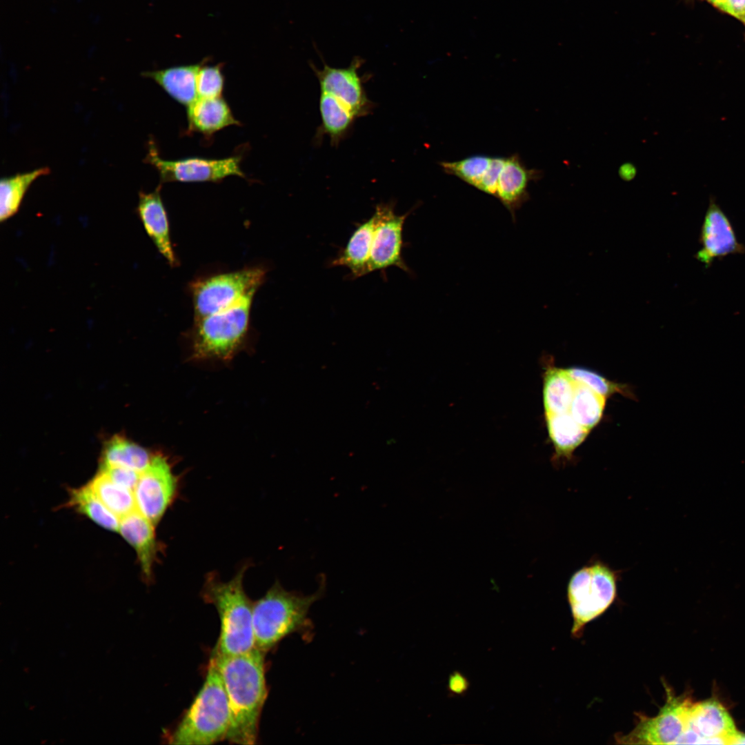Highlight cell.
I'll return each instance as SVG.
<instances>
[{
    "label": "cell",
    "mask_w": 745,
    "mask_h": 745,
    "mask_svg": "<svg viewBox=\"0 0 745 745\" xmlns=\"http://www.w3.org/2000/svg\"><path fill=\"white\" fill-rule=\"evenodd\" d=\"M246 568H241L229 581L215 574L206 579L203 598L212 604L219 615L221 631L214 651L221 655H235L255 648L252 625V604L244 588Z\"/></svg>",
    "instance_id": "cell-3"
},
{
    "label": "cell",
    "mask_w": 745,
    "mask_h": 745,
    "mask_svg": "<svg viewBox=\"0 0 745 745\" xmlns=\"http://www.w3.org/2000/svg\"><path fill=\"white\" fill-rule=\"evenodd\" d=\"M364 60L355 57L346 68H334L324 64L322 69L312 66L319 81L321 92L336 97L346 105L357 118L366 115L371 109L359 74Z\"/></svg>",
    "instance_id": "cell-13"
},
{
    "label": "cell",
    "mask_w": 745,
    "mask_h": 745,
    "mask_svg": "<svg viewBox=\"0 0 745 745\" xmlns=\"http://www.w3.org/2000/svg\"><path fill=\"white\" fill-rule=\"evenodd\" d=\"M730 744H745V734L737 731L731 739Z\"/></svg>",
    "instance_id": "cell-35"
},
{
    "label": "cell",
    "mask_w": 745,
    "mask_h": 745,
    "mask_svg": "<svg viewBox=\"0 0 745 745\" xmlns=\"http://www.w3.org/2000/svg\"><path fill=\"white\" fill-rule=\"evenodd\" d=\"M144 162L154 166L160 177V183L167 182H219L235 175L246 178L241 169V155L223 159L192 157L176 160L162 159L153 139L148 143Z\"/></svg>",
    "instance_id": "cell-8"
},
{
    "label": "cell",
    "mask_w": 745,
    "mask_h": 745,
    "mask_svg": "<svg viewBox=\"0 0 745 745\" xmlns=\"http://www.w3.org/2000/svg\"><path fill=\"white\" fill-rule=\"evenodd\" d=\"M576 386L566 369L547 368L543 388L545 415L569 412Z\"/></svg>",
    "instance_id": "cell-22"
},
{
    "label": "cell",
    "mask_w": 745,
    "mask_h": 745,
    "mask_svg": "<svg viewBox=\"0 0 745 745\" xmlns=\"http://www.w3.org/2000/svg\"><path fill=\"white\" fill-rule=\"evenodd\" d=\"M69 504L103 528L119 531L120 519L102 503L88 485L72 490Z\"/></svg>",
    "instance_id": "cell-27"
},
{
    "label": "cell",
    "mask_w": 745,
    "mask_h": 745,
    "mask_svg": "<svg viewBox=\"0 0 745 745\" xmlns=\"http://www.w3.org/2000/svg\"><path fill=\"white\" fill-rule=\"evenodd\" d=\"M100 471L116 484L134 491L138 482L139 473L125 467L101 464Z\"/></svg>",
    "instance_id": "cell-31"
},
{
    "label": "cell",
    "mask_w": 745,
    "mask_h": 745,
    "mask_svg": "<svg viewBox=\"0 0 745 745\" xmlns=\"http://www.w3.org/2000/svg\"><path fill=\"white\" fill-rule=\"evenodd\" d=\"M152 457L141 446L121 437H115L106 445L101 464L125 467L141 473Z\"/></svg>",
    "instance_id": "cell-26"
},
{
    "label": "cell",
    "mask_w": 745,
    "mask_h": 745,
    "mask_svg": "<svg viewBox=\"0 0 745 745\" xmlns=\"http://www.w3.org/2000/svg\"><path fill=\"white\" fill-rule=\"evenodd\" d=\"M177 488V477L167 460L160 455L153 456L133 491L137 510L157 525L174 501Z\"/></svg>",
    "instance_id": "cell-10"
},
{
    "label": "cell",
    "mask_w": 745,
    "mask_h": 745,
    "mask_svg": "<svg viewBox=\"0 0 745 745\" xmlns=\"http://www.w3.org/2000/svg\"><path fill=\"white\" fill-rule=\"evenodd\" d=\"M187 119L188 132H198L207 138L229 126L241 125L222 96L197 98L187 108Z\"/></svg>",
    "instance_id": "cell-18"
},
{
    "label": "cell",
    "mask_w": 745,
    "mask_h": 745,
    "mask_svg": "<svg viewBox=\"0 0 745 745\" xmlns=\"http://www.w3.org/2000/svg\"><path fill=\"white\" fill-rule=\"evenodd\" d=\"M719 9L745 23V0H725Z\"/></svg>",
    "instance_id": "cell-33"
},
{
    "label": "cell",
    "mask_w": 745,
    "mask_h": 745,
    "mask_svg": "<svg viewBox=\"0 0 745 745\" xmlns=\"http://www.w3.org/2000/svg\"><path fill=\"white\" fill-rule=\"evenodd\" d=\"M162 184L159 183L150 192L140 191L137 212L144 230L154 243L159 252L172 266L177 264L172 247L168 215L161 195Z\"/></svg>",
    "instance_id": "cell-14"
},
{
    "label": "cell",
    "mask_w": 745,
    "mask_h": 745,
    "mask_svg": "<svg viewBox=\"0 0 745 745\" xmlns=\"http://www.w3.org/2000/svg\"><path fill=\"white\" fill-rule=\"evenodd\" d=\"M566 370L575 383L582 384L606 398L618 393L629 397L632 395L627 386L608 380L589 369L575 366Z\"/></svg>",
    "instance_id": "cell-29"
},
{
    "label": "cell",
    "mask_w": 745,
    "mask_h": 745,
    "mask_svg": "<svg viewBox=\"0 0 745 745\" xmlns=\"http://www.w3.org/2000/svg\"><path fill=\"white\" fill-rule=\"evenodd\" d=\"M546 421L556 459H571L574 450L590 431L579 424L569 412L546 415Z\"/></svg>",
    "instance_id": "cell-21"
},
{
    "label": "cell",
    "mask_w": 745,
    "mask_h": 745,
    "mask_svg": "<svg viewBox=\"0 0 745 745\" xmlns=\"http://www.w3.org/2000/svg\"><path fill=\"white\" fill-rule=\"evenodd\" d=\"M699 244L701 248L695 257L706 268L715 259L745 252V246L737 240L730 219L713 195L702 225Z\"/></svg>",
    "instance_id": "cell-12"
},
{
    "label": "cell",
    "mask_w": 745,
    "mask_h": 745,
    "mask_svg": "<svg viewBox=\"0 0 745 745\" xmlns=\"http://www.w3.org/2000/svg\"><path fill=\"white\" fill-rule=\"evenodd\" d=\"M264 652L255 648L235 655H213L223 683L230 708L226 739L238 744H254L267 688Z\"/></svg>",
    "instance_id": "cell-1"
},
{
    "label": "cell",
    "mask_w": 745,
    "mask_h": 745,
    "mask_svg": "<svg viewBox=\"0 0 745 745\" xmlns=\"http://www.w3.org/2000/svg\"><path fill=\"white\" fill-rule=\"evenodd\" d=\"M666 700L658 714L652 717L640 716L635 727L628 734L617 735L616 740L624 744H677L687 730L692 704L688 697L676 696L665 686Z\"/></svg>",
    "instance_id": "cell-9"
},
{
    "label": "cell",
    "mask_w": 745,
    "mask_h": 745,
    "mask_svg": "<svg viewBox=\"0 0 745 745\" xmlns=\"http://www.w3.org/2000/svg\"><path fill=\"white\" fill-rule=\"evenodd\" d=\"M206 61L146 71L141 75L155 81L171 98L187 108L198 98L197 74Z\"/></svg>",
    "instance_id": "cell-19"
},
{
    "label": "cell",
    "mask_w": 745,
    "mask_h": 745,
    "mask_svg": "<svg viewBox=\"0 0 745 745\" xmlns=\"http://www.w3.org/2000/svg\"><path fill=\"white\" fill-rule=\"evenodd\" d=\"M88 486L119 519L137 509L133 491L116 484L101 471Z\"/></svg>",
    "instance_id": "cell-25"
},
{
    "label": "cell",
    "mask_w": 745,
    "mask_h": 745,
    "mask_svg": "<svg viewBox=\"0 0 745 745\" xmlns=\"http://www.w3.org/2000/svg\"><path fill=\"white\" fill-rule=\"evenodd\" d=\"M48 167H41L28 172L3 177L0 181V221L13 217L19 210L25 194L39 177L50 173Z\"/></svg>",
    "instance_id": "cell-24"
},
{
    "label": "cell",
    "mask_w": 745,
    "mask_h": 745,
    "mask_svg": "<svg viewBox=\"0 0 745 745\" xmlns=\"http://www.w3.org/2000/svg\"><path fill=\"white\" fill-rule=\"evenodd\" d=\"M155 526L137 509L121 517L119 532L135 549L144 577L150 580L159 546Z\"/></svg>",
    "instance_id": "cell-16"
},
{
    "label": "cell",
    "mask_w": 745,
    "mask_h": 745,
    "mask_svg": "<svg viewBox=\"0 0 745 745\" xmlns=\"http://www.w3.org/2000/svg\"><path fill=\"white\" fill-rule=\"evenodd\" d=\"M319 111L321 124L319 134L327 135L334 144L348 135L357 118L341 101L324 92L320 95Z\"/></svg>",
    "instance_id": "cell-23"
},
{
    "label": "cell",
    "mask_w": 745,
    "mask_h": 745,
    "mask_svg": "<svg viewBox=\"0 0 745 745\" xmlns=\"http://www.w3.org/2000/svg\"><path fill=\"white\" fill-rule=\"evenodd\" d=\"M618 174L622 180L630 181L635 177L637 169L633 163L628 162L624 163L619 167Z\"/></svg>",
    "instance_id": "cell-34"
},
{
    "label": "cell",
    "mask_w": 745,
    "mask_h": 745,
    "mask_svg": "<svg viewBox=\"0 0 745 745\" xmlns=\"http://www.w3.org/2000/svg\"><path fill=\"white\" fill-rule=\"evenodd\" d=\"M619 571L600 560L588 562L568 582V601L573 619L572 634L579 637L584 626L603 614L617 597Z\"/></svg>",
    "instance_id": "cell-5"
},
{
    "label": "cell",
    "mask_w": 745,
    "mask_h": 745,
    "mask_svg": "<svg viewBox=\"0 0 745 745\" xmlns=\"http://www.w3.org/2000/svg\"><path fill=\"white\" fill-rule=\"evenodd\" d=\"M375 225L374 215L359 224L352 234L346 247L332 261L330 266L347 268L352 279L368 274Z\"/></svg>",
    "instance_id": "cell-20"
},
{
    "label": "cell",
    "mask_w": 745,
    "mask_h": 745,
    "mask_svg": "<svg viewBox=\"0 0 745 745\" xmlns=\"http://www.w3.org/2000/svg\"><path fill=\"white\" fill-rule=\"evenodd\" d=\"M257 290L223 310L197 319L195 352L199 357L226 358L234 352L247 332Z\"/></svg>",
    "instance_id": "cell-6"
},
{
    "label": "cell",
    "mask_w": 745,
    "mask_h": 745,
    "mask_svg": "<svg viewBox=\"0 0 745 745\" xmlns=\"http://www.w3.org/2000/svg\"><path fill=\"white\" fill-rule=\"evenodd\" d=\"M469 688L467 677L459 671L452 673L448 679L447 690L452 696L464 695Z\"/></svg>",
    "instance_id": "cell-32"
},
{
    "label": "cell",
    "mask_w": 745,
    "mask_h": 745,
    "mask_svg": "<svg viewBox=\"0 0 745 745\" xmlns=\"http://www.w3.org/2000/svg\"><path fill=\"white\" fill-rule=\"evenodd\" d=\"M230 708L221 677L210 660L205 682L170 737L172 744H211L226 739Z\"/></svg>",
    "instance_id": "cell-4"
},
{
    "label": "cell",
    "mask_w": 745,
    "mask_h": 745,
    "mask_svg": "<svg viewBox=\"0 0 745 745\" xmlns=\"http://www.w3.org/2000/svg\"><path fill=\"white\" fill-rule=\"evenodd\" d=\"M708 1H710L711 3H713L714 6H715L716 7H717L718 8H719V7L723 4V3L724 2L725 0H708Z\"/></svg>",
    "instance_id": "cell-36"
},
{
    "label": "cell",
    "mask_w": 745,
    "mask_h": 745,
    "mask_svg": "<svg viewBox=\"0 0 745 745\" xmlns=\"http://www.w3.org/2000/svg\"><path fill=\"white\" fill-rule=\"evenodd\" d=\"M569 413L582 426L590 430L601 420L606 398L577 384Z\"/></svg>",
    "instance_id": "cell-28"
},
{
    "label": "cell",
    "mask_w": 745,
    "mask_h": 745,
    "mask_svg": "<svg viewBox=\"0 0 745 745\" xmlns=\"http://www.w3.org/2000/svg\"><path fill=\"white\" fill-rule=\"evenodd\" d=\"M318 590L302 595L286 590L278 582L252 604L255 648L268 651L286 636L303 630L308 625L312 605L323 595L325 583Z\"/></svg>",
    "instance_id": "cell-2"
},
{
    "label": "cell",
    "mask_w": 745,
    "mask_h": 745,
    "mask_svg": "<svg viewBox=\"0 0 745 745\" xmlns=\"http://www.w3.org/2000/svg\"><path fill=\"white\" fill-rule=\"evenodd\" d=\"M540 177L541 171L528 168L519 155L505 157L495 197L510 212L513 220L515 212L530 198L528 190L530 183Z\"/></svg>",
    "instance_id": "cell-15"
},
{
    "label": "cell",
    "mask_w": 745,
    "mask_h": 745,
    "mask_svg": "<svg viewBox=\"0 0 745 745\" xmlns=\"http://www.w3.org/2000/svg\"><path fill=\"white\" fill-rule=\"evenodd\" d=\"M200 68L197 79L198 98H210L221 96L225 77L222 72L223 63L213 66L206 65Z\"/></svg>",
    "instance_id": "cell-30"
},
{
    "label": "cell",
    "mask_w": 745,
    "mask_h": 745,
    "mask_svg": "<svg viewBox=\"0 0 745 745\" xmlns=\"http://www.w3.org/2000/svg\"><path fill=\"white\" fill-rule=\"evenodd\" d=\"M396 215L393 203H381L376 206L373 215L375 225L373 233L368 272L384 270L395 266L410 272L402 257L403 229L406 217Z\"/></svg>",
    "instance_id": "cell-11"
},
{
    "label": "cell",
    "mask_w": 745,
    "mask_h": 745,
    "mask_svg": "<svg viewBox=\"0 0 745 745\" xmlns=\"http://www.w3.org/2000/svg\"><path fill=\"white\" fill-rule=\"evenodd\" d=\"M265 275L264 269L251 267L194 282L191 292L196 318L210 315L235 304L251 290L258 289Z\"/></svg>",
    "instance_id": "cell-7"
},
{
    "label": "cell",
    "mask_w": 745,
    "mask_h": 745,
    "mask_svg": "<svg viewBox=\"0 0 745 745\" xmlns=\"http://www.w3.org/2000/svg\"><path fill=\"white\" fill-rule=\"evenodd\" d=\"M688 728L701 738H722L730 744L731 739L737 731L726 708L718 701L711 699L692 704L689 711Z\"/></svg>",
    "instance_id": "cell-17"
}]
</instances>
